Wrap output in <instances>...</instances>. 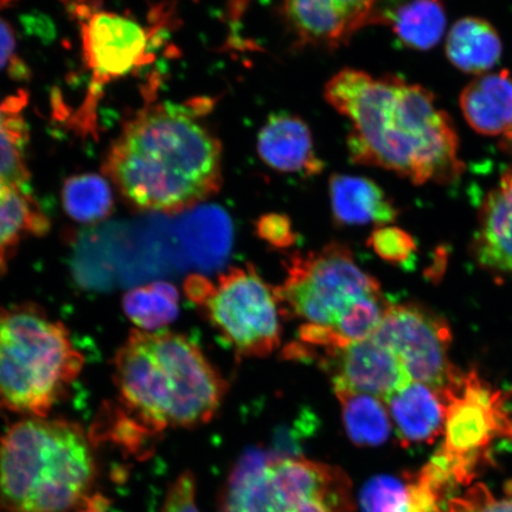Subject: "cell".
I'll use <instances>...</instances> for the list:
<instances>
[{"mask_svg":"<svg viewBox=\"0 0 512 512\" xmlns=\"http://www.w3.org/2000/svg\"><path fill=\"white\" fill-rule=\"evenodd\" d=\"M325 100L351 123L352 162L395 172L416 185L447 183L464 170L456 130L426 88L395 75L345 68Z\"/></svg>","mask_w":512,"mask_h":512,"instance_id":"cell-1","label":"cell"},{"mask_svg":"<svg viewBox=\"0 0 512 512\" xmlns=\"http://www.w3.org/2000/svg\"><path fill=\"white\" fill-rule=\"evenodd\" d=\"M115 439L133 445L171 428L214 418L228 384L200 347L168 330L134 329L115 352Z\"/></svg>","mask_w":512,"mask_h":512,"instance_id":"cell-2","label":"cell"},{"mask_svg":"<svg viewBox=\"0 0 512 512\" xmlns=\"http://www.w3.org/2000/svg\"><path fill=\"white\" fill-rule=\"evenodd\" d=\"M105 170L133 209L179 214L219 192L222 146L189 107H157L125 126Z\"/></svg>","mask_w":512,"mask_h":512,"instance_id":"cell-3","label":"cell"},{"mask_svg":"<svg viewBox=\"0 0 512 512\" xmlns=\"http://www.w3.org/2000/svg\"><path fill=\"white\" fill-rule=\"evenodd\" d=\"M96 477L83 427L64 419L27 418L0 437V511L68 512Z\"/></svg>","mask_w":512,"mask_h":512,"instance_id":"cell-4","label":"cell"},{"mask_svg":"<svg viewBox=\"0 0 512 512\" xmlns=\"http://www.w3.org/2000/svg\"><path fill=\"white\" fill-rule=\"evenodd\" d=\"M85 362L67 326L40 305L0 306V412L48 418Z\"/></svg>","mask_w":512,"mask_h":512,"instance_id":"cell-5","label":"cell"},{"mask_svg":"<svg viewBox=\"0 0 512 512\" xmlns=\"http://www.w3.org/2000/svg\"><path fill=\"white\" fill-rule=\"evenodd\" d=\"M350 478L339 467L296 456L253 454L228 478L220 512H354Z\"/></svg>","mask_w":512,"mask_h":512,"instance_id":"cell-6","label":"cell"},{"mask_svg":"<svg viewBox=\"0 0 512 512\" xmlns=\"http://www.w3.org/2000/svg\"><path fill=\"white\" fill-rule=\"evenodd\" d=\"M184 290L236 354L266 357L279 347V300L254 267L229 268L217 283L191 275Z\"/></svg>","mask_w":512,"mask_h":512,"instance_id":"cell-7","label":"cell"},{"mask_svg":"<svg viewBox=\"0 0 512 512\" xmlns=\"http://www.w3.org/2000/svg\"><path fill=\"white\" fill-rule=\"evenodd\" d=\"M286 278L274 287L281 315L304 324L334 326L367 294L379 293V281L358 266L350 248L331 242L320 251L293 255Z\"/></svg>","mask_w":512,"mask_h":512,"instance_id":"cell-8","label":"cell"},{"mask_svg":"<svg viewBox=\"0 0 512 512\" xmlns=\"http://www.w3.org/2000/svg\"><path fill=\"white\" fill-rule=\"evenodd\" d=\"M441 395L446 406L444 443L433 459L454 484L470 483L492 441L512 430L507 400L473 370L462 373Z\"/></svg>","mask_w":512,"mask_h":512,"instance_id":"cell-9","label":"cell"},{"mask_svg":"<svg viewBox=\"0 0 512 512\" xmlns=\"http://www.w3.org/2000/svg\"><path fill=\"white\" fill-rule=\"evenodd\" d=\"M373 337L394 351L413 381L425 383L440 394L463 373L450 360V325L424 305L390 304Z\"/></svg>","mask_w":512,"mask_h":512,"instance_id":"cell-10","label":"cell"},{"mask_svg":"<svg viewBox=\"0 0 512 512\" xmlns=\"http://www.w3.org/2000/svg\"><path fill=\"white\" fill-rule=\"evenodd\" d=\"M316 361L330 376L335 393L368 394L386 401L413 382L394 351L374 337L323 352Z\"/></svg>","mask_w":512,"mask_h":512,"instance_id":"cell-11","label":"cell"},{"mask_svg":"<svg viewBox=\"0 0 512 512\" xmlns=\"http://www.w3.org/2000/svg\"><path fill=\"white\" fill-rule=\"evenodd\" d=\"M377 0H284L288 28L300 47L336 49L371 23Z\"/></svg>","mask_w":512,"mask_h":512,"instance_id":"cell-12","label":"cell"},{"mask_svg":"<svg viewBox=\"0 0 512 512\" xmlns=\"http://www.w3.org/2000/svg\"><path fill=\"white\" fill-rule=\"evenodd\" d=\"M86 60L98 78L110 81L121 78L142 66L149 35L134 19L98 12L83 29Z\"/></svg>","mask_w":512,"mask_h":512,"instance_id":"cell-13","label":"cell"},{"mask_svg":"<svg viewBox=\"0 0 512 512\" xmlns=\"http://www.w3.org/2000/svg\"><path fill=\"white\" fill-rule=\"evenodd\" d=\"M256 149L262 162L283 174L312 177L324 169L310 127L294 114H272L258 134Z\"/></svg>","mask_w":512,"mask_h":512,"instance_id":"cell-14","label":"cell"},{"mask_svg":"<svg viewBox=\"0 0 512 512\" xmlns=\"http://www.w3.org/2000/svg\"><path fill=\"white\" fill-rule=\"evenodd\" d=\"M473 249L485 270L512 274V170L485 198Z\"/></svg>","mask_w":512,"mask_h":512,"instance_id":"cell-15","label":"cell"},{"mask_svg":"<svg viewBox=\"0 0 512 512\" xmlns=\"http://www.w3.org/2000/svg\"><path fill=\"white\" fill-rule=\"evenodd\" d=\"M384 403L403 446L433 444L443 435L445 400L427 384L413 381Z\"/></svg>","mask_w":512,"mask_h":512,"instance_id":"cell-16","label":"cell"},{"mask_svg":"<svg viewBox=\"0 0 512 512\" xmlns=\"http://www.w3.org/2000/svg\"><path fill=\"white\" fill-rule=\"evenodd\" d=\"M332 217L338 226H388L399 210L379 184L362 176L332 175L329 182Z\"/></svg>","mask_w":512,"mask_h":512,"instance_id":"cell-17","label":"cell"},{"mask_svg":"<svg viewBox=\"0 0 512 512\" xmlns=\"http://www.w3.org/2000/svg\"><path fill=\"white\" fill-rule=\"evenodd\" d=\"M467 123L485 136L505 137L512 131V78L508 72L482 75L460 96Z\"/></svg>","mask_w":512,"mask_h":512,"instance_id":"cell-18","label":"cell"},{"mask_svg":"<svg viewBox=\"0 0 512 512\" xmlns=\"http://www.w3.org/2000/svg\"><path fill=\"white\" fill-rule=\"evenodd\" d=\"M371 23L392 28L408 48L428 50L443 37L446 15L441 0H386L374 11Z\"/></svg>","mask_w":512,"mask_h":512,"instance_id":"cell-19","label":"cell"},{"mask_svg":"<svg viewBox=\"0 0 512 512\" xmlns=\"http://www.w3.org/2000/svg\"><path fill=\"white\" fill-rule=\"evenodd\" d=\"M444 492L421 471L401 480L379 476L364 485L361 512H445Z\"/></svg>","mask_w":512,"mask_h":512,"instance_id":"cell-20","label":"cell"},{"mask_svg":"<svg viewBox=\"0 0 512 512\" xmlns=\"http://www.w3.org/2000/svg\"><path fill=\"white\" fill-rule=\"evenodd\" d=\"M49 228L48 217L29 191L0 181V275L25 241L46 235Z\"/></svg>","mask_w":512,"mask_h":512,"instance_id":"cell-21","label":"cell"},{"mask_svg":"<svg viewBox=\"0 0 512 512\" xmlns=\"http://www.w3.org/2000/svg\"><path fill=\"white\" fill-rule=\"evenodd\" d=\"M502 42L497 31L484 19H460L447 36L448 60L469 74H483L496 66L502 56Z\"/></svg>","mask_w":512,"mask_h":512,"instance_id":"cell-22","label":"cell"},{"mask_svg":"<svg viewBox=\"0 0 512 512\" xmlns=\"http://www.w3.org/2000/svg\"><path fill=\"white\" fill-rule=\"evenodd\" d=\"M345 431L352 443L362 447L386 443L393 431L386 403L373 395L337 392Z\"/></svg>","mask_w":512,"mask_h":512,"instance_id":"cell-23","label":"cell"},{"mask_svg":"<svg viewBox=\"0 0 512 512\" xmlns=\"http://www.w3.org/2000/svg\"><path fill=\"white\" fill-rule=\"evenodd\" d=\"M123 309L138 330H164L179 315V292L165 281L134 287L125 293Z\"/></svg>","mask_w":512,"mask_h":512,"instance_id":"cell-24","label":"cell"},{"mask_svg":"<svg viewBox=\"0 0 512 512\" xmlns=\"http://www.w3.org/2000/svg\"><path fill=\"white\" fill-rule=\"evenodd\" d=\"M62 202L70 219L86 224L104 221L114 208L110 184L95 174L68 178L63 185Z\"/></svg>","mask_w":512,"mask_h":512,"instance_id":"cell-25","label":"cell"},{"mask_svg":"<svg viewBox=\"0 0 512 512\" xmlns=\"http://www.w3.org/2000/svg\"><path fill=\"white\" fill-rule=\"evenodd\" d=\"M389 306L382 292L367 294L356 300L334 326H329L337 347L342 349L373 337Z\"/></svg>","mask_w":512,"mask_h":512,"instance_id":"cell-26","label":"cell"},{"mask_svg":"<svg viewBox=\"0 0 512 512\" xmlns=\"http://www.w3.org/2000/svg\"><path fill=\"white\" fill-rule=\"evenodd\" d=\"M25 126L10 105H0V181L29 190V171L24 162Z\"/></svg>","mask_w":512,"mask_h":512,"instance_id":"cell-27","label":"cell"},{"mask_svg":"<svg viewBox=\"0 0 512 512\" xmlns=\"http://www.w3.org/2000/svg\"><path fill=\"white\" fill-rule=\"evenodd\" d=\"M368 246L381 259L394 265H405L416 251V242L406 230L392 226H382L371 233Z\"/></svg>","mask_w":512,"mask_h":512,"instance_id":"cell-28","label":"cell"},{"mask_svg":"<svg viewBox=\"0 0 512 512\" xmlns=\"http://www.w3.org/2000/svg\"><path fill=\"white\" fill-rule=\"evenodd\" d=\"M445 512H512V489L507 485L504 496L498 497L484 484L473 485L447 501Z\"/></svg>","mask_w":512,"mask_h":512,"instance_id":"cell-29","label":"cell"},{"mask_svg":"<svg viewBox=\"0 0 512 512\" xmlns=\"http://www.w3.org/2000/svg\"><path fill=\"white\" fill-rule=\"evenodd\" d=\"M256 234L277 249L290 248L297 241L292 222L284 214L272 213L261 216L256 222Z\"/></svg>","mask_w":512,"mask_h":512,"instance_id":"cell-30","label":"cell"},{"mask_svg":"<svg viewBox=\"0 0 512 512\" xmlns=\"http://www.w3.org/2000/svg\"><path fill=\"white\" fill-rule=\"evenodd\" d=\"M162 512H200L196 505V480L184 472L171 484Z\"/></svg>","mask_w":512,"mask_h":512,"instance_id":"cell-31","label":"cell"},{"mask_svg":"<svg viewBox=\"0 0 512 512\" xmlns=\"http://www.w3.org/2000/svg\"><path fill=\"white\" fill-rule=\"evenodd\" d=\"M254 2L255 0H227L228 44L234 49L246 47V43L240 34L241 23Z\"/></svg>","mask_w":512,"mask_h":512,"instance_id":"cell-32","label":"cell"},{"mask_svg":"<svg viewBox=\"0 0 512 512\" xmlns=\"http://www.w3.org/2000/svg\"><path fill=\"white\" fill-rule=\"evenodd\" d=\"M15 37L10 25L0 19V70L8 66L15 54Z\"/></svg>","mask_w":512,"mask_h":512,"instance_id":"cell-33","label":"cell"},{"mask_svg":"<svg viewBox=\"0 0 512 512\" xmlns=\"http://www.w3.org/2000/svg\"><path fill=\"white\" fill-rule=\"evenodd\" d=\"M110 502L100 494H91L80 503L78 512H108Z\"/></svg>","mask_w":512,"mask_h":512,"instance_id":"cell-34","label":"cell"},{"mask_svg":"<svg viewBox=\"0 0 512 512\" xmlns=\"http://www.w3.org/2000/svg\"><path fill=\"white\" fill-rule=\"evenodd\" d=\"M507 142L510 144L511 149H512V131L507 136Z\"/></svg>","mask_w":512,"mask_h":512,"instance_id":"cell-35","label":"cell"},{"mask_svg":"<svg viewBox=\"0 0 512 512\" xmlns=\"http://www.w3.org/2000/svg\"><path fill=\"white\" fill-rule=\"evenodd\" d=\"M508 486H509V488H511V489H512V483H511V484H508Z\"/></svg>","mask_w":512,"mask_h":512,"instance_id":"cell-36","label":"cell"}]
</instances>
